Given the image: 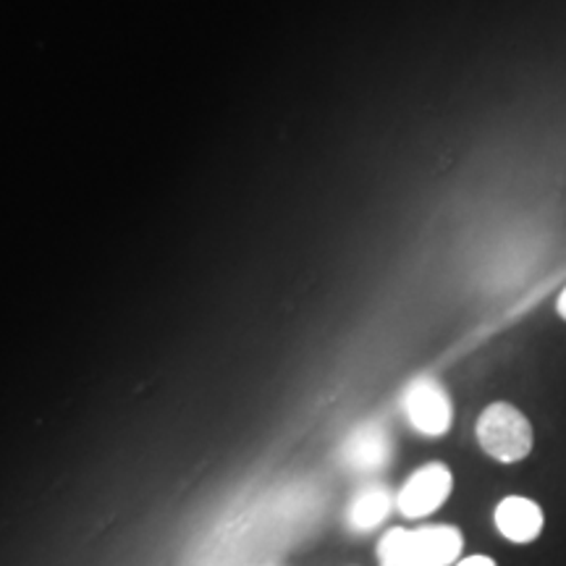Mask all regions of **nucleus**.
I'll return each mask as SVG.
<instances>
[{
	"mask_svg": "<svg viewBox=\"0 0 566 566\" xmlns=\"http://www.w3.org/2000/svg\"><path fill=\"white\" fill-rule=\"evenodd\" d=\"M405 412L417 433L428 438L449 433L451 420H454L449 394L443 391V386L436 378H417L407 386Z\"/></svg>",
	"mask_w": 566,
	"mask_h": 566,
	"instance_id": "nucleus-3",
	"label": "nucleus"
},
{
	"mask_svg": "<svg viewBox=\"0 0 566 566\" xmlns=\"http://www.w3.org/2000/svg\"><path fill=\"white\" fill-rule=\"evenodd\" d=\"M556 310H558V315H562L566 321V289L562 292V296H558V307Z\"/></svg>",
	"mask_w": 566,
	"mask_h": 566,
	"instance_id": "nucleus-10",
	"label": "nucleus"
},
{
	"mask_svg": "<svg viewBox=\"0 0 566 566\" xmlns=\"http://www.w3.org/2000/svg\"><path fill=\"white\" fill-rule=\"evenodd\" d=\"M543 525H546L543 509L525 495H509L495 506V530L516 546H527V543L537 541Z\"/></svg>",
	"mask_w": 566,
	"mask_h": 566,
	"instance_id": "nucleus-5",
	"label": "nucleus"
},
{
	"mask_svg": "<svg viewBox=\"0 0 566 566\" xmlns=\"http://www.w3.org/2000/svg\"><path fill=\"white\" fill-rule=\"evenodd\" d=\"M478 441L495 462H522L533 451V424L516 407L495 401L480 415Z\"/></svg>",
	"mask_w": 566,
	"mask_h": 566,
	"instance_id": "nucleus-1",
	"label": "nucleus"
},
{
	"mask_svg": "<svg viewBox=\"0 0 566 566\" xmlns=\"http://www.w3.org/2000/svg\"><path fill=\"white\" fill-rule=\"evenodd\" d=\"M454 566H495V562L491 556H467V558H459Z\"/></svg>",
	"mask_w": 566,
	"mask_h": 566,
	"instance_id": "nucleus-9",
	"label": "nucleus"
},
{
	"mask_svg": "<svg viewBox=\"0 0 566 566\" xmlns=\"http://www.w3.org/2000/svg\"><path fill=\"white\" fill-rule=\"evenodd\" d=\"M391 459V438H388L386 428L380 422H365L359 424L354 433L344 441L342 462L354 472H378Z\"/></svg>",
	"mask_w": 566,
	"mask_h": 566,
	"instance_id": "nucleus-4",
	"label": "nucleus"
},
{
	"mask_svg": "<svg viewBox=\"0 0 566 566\" xmlns=\"http://www.w3.org/2000/svg\"><path fill=\"white\" fill-rule=\"evenodd\" d=\"M451 488H454V478H451L449 467L430 462L420 467L415 475H409L407 483L401 485L399 495H396V509L407 520H424L446 504Z\"/></svg>",
	"mask_w": 566,
	"mask_h": 566,
	"instance_id": "nucleus-2",
	"label": "nucleus"
},
{
	"mask_svg": "<svg viewBox=\"0 0 566 566\" xmlns=\"http://www.w3.org/2000/svg\"><path fill=\"white\" fill-rule=\"evenodd\" d=\"M394 495L386 485H365L363 491L352 499L349 506V527L357 530V533H370L391 514Z\"/></svg>",
	"mask_w": 566,
	"mask_h": 566,
	"instance_id": "nucleus-7",
	"label": "nucleus"
},
{
	"mask_svg": "<svg viewBox=\"0 0 566 566\" xmlns=\"http://www.w3.org/2000/svg\"><path fill=\"white\" fill-rule=\"evenodd\" d=\"M378 558L380 566H422L409 541V530L405 527H391L380 537Z\"/></svg>",
	"mask_w": 566,
	"mask_h": 566,
	"instance_id": "nucleus-8",
	"label": "nucleus"
},
{
	"mask_svg": "<svg viewBox=\"0 0 566 566\" xmlns=\"http://www.w3.org/2000/svg\"><path fill=\"white\" fill-rule=\"evenodd\" d=\"M409 541L422 566H451L459 562L464 537L451 525H430L409 530Z\"/></svg>",
	"mask_w": 566,
	"mask_h": 566,
	"instance_id": "nucleus-6",
	"label": "nucleus"
}]
</instances>
